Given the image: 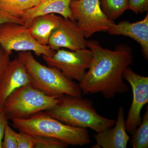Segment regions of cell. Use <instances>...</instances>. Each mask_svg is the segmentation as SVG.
<instances>
[{"label": "cell", "instance_id": "obj_1", "mask_svg": "<svg viewBox=\"0 0 148 148\" xmlns=\"http://www.w3.org/2000/svg\"><path fill=\"white\" fill-rule=\"evenodd\" d=\"M86 46L92 51V62L80 88L84 95L101 92L104 98L111 99L116 94L129 90L123 81L125 69L132 64V51L130 47L119 44L114 50L102 47L95 40H86Z\"/></svg>", "mask_w": 148, "mask_h": 148}, {"label": "cell", "instance_id": "obj_2", "mask_svg": "<svg viewBox=\"0 0 148 148\" xmlns=\"http://www.w3.org/2000/svg\"><path fill=\"white\" fill-rule=\"evenodd\" d=\"M52 108L45 111L50 116L73 127L89 128L97 133L113 127L115 119L101 116L87 98L64 95Z\"/></svg>", "mask_w": 148, "mask_h": 148}, {"label": "cell", "instance_id": "obj_3", "mask_svg": "<svg viewBox=\"0 0 148 148\" xmlns=\"http://www.w3.org/2000/svg\"><path fill=\"white\" fill-rule=\"evenodd\" d=\"M12 121L14 128L33 136L56 138L71 146H84L91 141L86 128L64 124L44 111L38 112L27 118Z\"/></svg>", "mask_w": 148, "mask_h": 148}, {"label": "cell", "instance_id": "obj_4", "mask_svg": "<svg viewBox=\"0 0 148 148\" xmlns=\"http://www.w3.org/2000/svg\"><path fill=\"white\" fill-rule=\"evenodd\" d=\"M18 58L25 65L33 85L45 95L56 98L65 94L75 97L82 96L79 84L66 77L58 68L40 64L32 51H20Z\"/></svg>", "mask_w": 148, "mask_h": 148}, {"label": "cell", "instance_id": "obj_5", "mask_svg": "<svg viewBox=\"0 0 148 148\" xmlns=\"http://www.w3.org/2000/svg\"><path fill=\"white\" fill-rule=\"evenodd\" d=\"M58 98L45 95L32 84L15 89L6 99L3 110L7 119H23L55 107Z\"/></svg>", "mask_w": 148, "mask_h": 148}, {"label": "cell", "instance_id": "obj_6", "mask_svg": "<svg viewBox=\"0 0 148 148\" xmlns=\"http://www.w3.org/2000/svg\"><path fill=\"white\" fill-rule=\"evenodd\" d=\"M0 45L7 51H33L38 56L51 57L56 52L48 46L38 42L24 25L13 22L0 24Z\"/></svg>", "mask_w": 148, "mask_h": 148}, {"label": "cell", "instance_id": "obj_7", "mask_svg": "<svg viewBox=\"0 0 148 148\" xmlns=\"http://www.w3.org/2000/svg\"><path fill=\"white\" fill-rule=\"evenodd\" d=\"M70 8L74 21L85 38L98 32H107L114 21L109 20L101 10L99 0H72Z\"/></svg>", "mask_w": 148, "mask_h": 148}, {"label": "cell", "instance_id": "obj_8", "mask_svg": "<svg viewBox=\"0 0 148 148\" xmlns=\"http://www.w3.org/2000/svg\"><path fill=\"white\" fill-rule=\"evenodd\" d=\"M42 57L49 66L58 68L67 78L79 83L90 67L92 53L86 48L75 51L59 49L51 57L42 56Z\"/></svg>", "mask_w": 148, "mask_h": 148}, {"label": "cell", "instance_id": "obj_9", "mask_svg": "<svg viewBox=\"0 0 148 148\" xmlns=\"http://www.w3.org/2000/svg\"><path fill=\"white\" fill-rule=\"evenodd\" d=\"M123 78L130 85L133 95L132 104L125 120V130L132 135L142 121L141 110L148 103V77L136 74L128 66L123 72Z\"/></svg>", "mask_w": 148, "mask_h": 148}, {"label": "cell", "instance_id": "obj_10", "mask_svg": "<svg viewBox=\"0 0 148 148\" xmlns=\"http://www.w3.org/2000/svg\"><path fill=\"white\" fill-rule=\"evenodd\" d=\"M47 45L55 51L64 47L75 51L87 47L86 40L77 21L64 17L51 32Z\"/></svg>", "mask_w": 148, "mask_h": 148}, {"label": "cell", "instance_id": "obj_11", "mask_svg": "<svg viewBox=\"0 0 148 148\" xmlns=\"http://www.w3.org/2000/svg\"><path fill=\"white\" fill-rule=\"evenodd\" d=\"M29 84H32V80L24 63L18 57L10 61L0 83V107L3 108L6 99L15 89Z\"/></svg>", "mask_w": 148, "mask_h": 148}, {"label": "cell", "instance_id": "obj_12", "mask_svg": "<svg viewBox=\"0 0 148 148\" xmlns=\"http://www.w3.org/2000/svg\"><path fill=\"white\" fill-rule=\"evenodd\" d=\"M96 144L93 148H126L130 140L125 128L124 108L119 107L117 118L114 127L97 133L93 136Z\"/></svg>", "mask_w": 148, "mask_h": 148}, {"label": "cell", "instance_id": "obj_13", "mask_svg": "<svg viewBox=\"0 0 148 148\" xmlns=\"http://www.w3.org/2000/svg\"><path fill=\"white\" fill-rule=\"evenodd\" d=\"M112 35H123L132 38L139 43L142 47L143 55L148 58V13L142 21L135 23L122 21L119 24H111L108 30Z\"/></svg>", "mask_w": 148, "mask_h": 148}, {"label": "cell", "instance_id": "obj_14", "mask_svg": "<svg viewBox=\"0 0 148 148\" xmlns=\"http://www.w3.org/2000/svg\"><path fill=\"white\" fill-rule=\"evenodd\" d=\"M72 0H47L39 5L25 11L27 17L24 26L29 28L32 20L37 16L47 14H58L64 18L74 20L72 16L70 4Z\"/></svg>", "mask_w": 148, "mask_h": 148}, {"label": "cell", "instance_id": "obj_15", "mask_svg": "<svg viewBox=\"0 0 148 148\" xmlns=\"http://www.w3.org/2000/svg\"><path fill=\"white\" fill-rule=\"evenodd\" d=\"M62 18L53 13L37 16L32 20L29 32L38 42L47 45L51 32L59 25Z\"/></svg>", "mask_w": 148, "mask_h": 148}, {"label": "cell", "instance_id": "obj_16", "mask_svg": "<svg viewBox=\"0 0 148 148\" xmlns=\"http://www.w3.org/2000/svg\"><path fill=\"white\" fill-rule=\"evenodd\" d=\"M101 10L109 20L114 21L128 10V0H99Z\"/></svg>", "mask_w": 148, "mask_h": 148}, {"label": "cell", "instance_id": "obj_17", "mask_svg": "<svg viewBox=\"0 0 148 148\" xmlns=\"http://www.w3.org/2000/svg\"><path fill=\"white\" fill-rule=\"evenodd\" d=\"M132 135L130 144L133 148H148V107L141 123Z\"/></svg>", "mask_w": 148, "mask_h": 148}, {"label": "cell", "instance_id": "obj_18", "mask_svg": "<svg viewBox=\"0 0 148 148\" xmlns=\"http://www.w3.org/2000/svg\"><path fill=\"white\" fill-rule=\"evenodd\" d=\"M27 17L25 11L13 10L0 3V24L5 22H13L24 25Z\"/></svg>", "mask_w": 148, "mask_h": 148}, {"label": "cell", "instance_id": "obj_19", "mask_svg": "<svg viewBox=\"0 0 148 148\" xmlns=\"http://www.w3.org/2000/svg\"><path fill=\"white\" fill-rule=\"evenodd\" d=\"M35 148H65L69 145L57 138L43 136H34Z\"/></svg>", "mask_w": 148, "mask_h": 148}, {"label": "cell", "instance_id": "obj_20", "mask_svg": "<svg viewBox=\"0 0 148 148\" xmlns=\"http://www.w3.org/2000/svg\"><path fill=\"white\" fill-rule=\"evenodd\" d=\"M0 3L8 8L24 12L34 7L31 0H0Z\"/></svg>", "mask_w": 148, "mask_h": 148}, {"label": "cell", "instance_id": "obj_21", "mask_svg": "<svg viewBox=\"0 0 148 148\" xmlns=\"http://www.w3.org/2000/svg\"><path fill=\"white\" fill-rule=\"evenodd\" d=\"M17 133L11 128L8 123L6 124L2 143V148H17Z\"/></svg>", "mask_w": 148, "mask_h": 148}, {"label": "cell", "instance_id": "obj_22", "mask_svg": "<svg viewBox=\"0 0 148 148\" xmlns=\"http://www.w3.org/2000/svg\"><path fill=\"white\" fill-rule=\"evenodd\" d=\"M19 131L16 136L17 148H35L36 142L34 136L23 131Z\"/></svg>", "mask_w": 148, "mask_h": 148}, {"label": "cell", "instance_id": "obj_23", "mask_svg": "<svg viewBox=\"0 0 148 148\" xmlns=\"http://www.w3.org/2000/svg\"><path fill=\"white\" fill-rule=\"evenodd\" d=\"M12 53V51L5 50L0 45V83L10 62V56Z\"/></svg>", "mask_w": 148, "mask_h": 148}, {"label": "cell", "instance_id": "obj_24", "mask_svg": "<svg viewBox=\"0 0 148 148\" xmlns=\"http://www.w3.org/2000/svg\"><path fill=\"white\" fill-rule=\"evenodd\" d=\"M128 10L135 13H143L147 11L148 0H128Z\"/></svg>", "mask_w": 148, "mask_h": 148}, {"label": "cell", "instance_id": "obj_25", "mask_svg": "<svg viewBox=\"0 0 148 148\" xmlns=\"http://www.w3.org/2000/svg\"><path fill=\"white\" fill-rule=\"evenodd\" d=\"M8 123V120L7 119L3 111V108L0 107V148H2V143L5 125Z\"/></svg>", "mask_w": 148, "mask_h": 148}, {"label": "cell", "instance_id": "obj_26", "mask_svg": "<svg viewBox=\"0 0 148 148\" xmlns=\"http://www.w3.org/2000/svg\"><path fill=\"white\" fill-rule=\"evenodd\" d=\"M47 0H31V2L34 6L39 5L40 4L44 2Z\"/></svg>", "mask_w": 148, "mask_h": 148}]
</instances>
